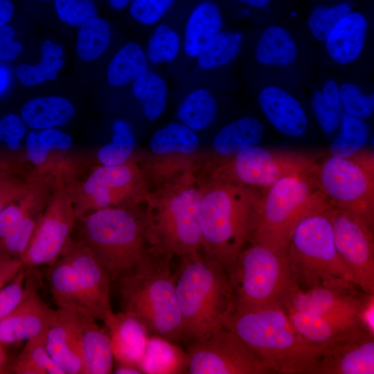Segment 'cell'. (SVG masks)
<instances>
[{"instance_id":"cell-1","label":"cell","mask_w":374,"mask_h":374,"mask_svg":"<svg viewBox=\"0 0 374 374\" xmlns=\"http://www.w3.org/2000/svg\"><path fill=\"white\" fill-rule=\"evenodd\" d=\"M197 170L149 188L143 221L150 253L181 260L201 251L198 213L203 181Z\"/></svg>"},{"instance_id":"cell-2","label":"cell","mask_w":374,"mask_h":374,"mask_svg":"<svg viewBox=\"0 0 374 374\" xmlns=\"http://www.w3.org/2000/svg\"><path fill=\"white\" fill-rule=\"evenodd\" d=\"M202 179L198 213L202 251L226 270L249 242L262 193L255 188Z\"/></svg>"},{"instance_id":"cell-3","label":"cell","mask_w":374,"mask_h":374,"mask_svg":"<svg viewBox=\"0 0 374 374\" xmlns=\"http://www.w3.org/2000/svg\"><path fill=\"white\" fill-rule=\"evenodd\" d=\"M224 326L274 373L309 374L323 348L297 332L281 305L251 310L233 309Z\"/></svg>"},{"instance_id":"cell-4","label":"cell","mask_w":374,"mask_h":374,"mask_svg":"<svg viewBox=\"0 0 374 374\" xmlns=\"http://www.w3.org/2000/svg\"><path fill=\"white\" fill-rule=\"evenodd\" d=\"M175 276V292L182 320V338L202 340L224 322L234 309L225 269L201 251L181 260Z\"/></svg>"},{"instance_id":"cell-5","label":"cell","mask_w":374,"mask_h":374,"mask_svg":"<svg viewBox=\"0 0 374 374\" xmlns=\"http://www.w3.org/2000/svg\"><path fill=\"white\" fill-rule=\"evenodd\" d=\"M171 258L148 252L145 260L118 283L123 311L136 317L149 335L177 343L182 338V320Z\"/></svg>"},{"instance_id":"cell-6","label":"cell","mask_w":374,"mask_h":374,"mask_svg":"<svg viewBox=\"0 0 374 374\" xmlns=\"http://www.w3.org/2000/svg\"><path fill=\"white\" fill-rule=\"evenodd\" d=\"M312 170L287 175L262 193L249 243L287 249L303 219L332 207Z\"/></svg>"},{"instance_id":"cell-7","label":"cell","mask_w":374,"mask_h":374,"mask_svg":"<svg viewBox=\"0 0 374 374\" xmlns=\"http://www.w3.org/2000/svg\"><path fill=\"white\" fill-rule=\"evenodd\" d=\"M132 206L93 211L80 220V239L107 274L118 281L134 270L148 255L143 213Z\"/></svg>"},{"instance_id":"cell-8","label":"cell","mask_w":374,"mask_h":374,"mask_svg":"<svg viewBox=\"0 0 374 374\" xmlns=\"http://www.w3.org/2000/svg\"><path fill=\"white\" fill-rule=\"evenodd\" d=\"M226 271L238 310L282 305L294 283L287 250L261 243L243 249Z\"/></svg>"},{"instance_id":"cell-9","label":"cell","mask_w":374,"mask_h":374,"mask_svg":"<svg viewBox=\"0 0 374 374\" xmlns=\"http://www.w3.org/2000/svg\"><path fill=\"white\" fill-rule=\"evenodd\" d=\"M287 250L293 280L302 290L333 282L355 283L337 251L326 210L296 225Z\"/></svg>"},{"instance_id":"cell-10","label":"cell","mask_w":374,"mask_h":374,"mask_svg":"<svg viewBox=\"0 0 374 374\" xmlns=\"http://www.w3.org/2000/svg\"><path fill=\"white\" fill-rule=\"evenodd\" d=\"M332 207L348 212L374 231V154L362 149L346 157L330 156L312 170Z\"/></svg>"},{"instance_id":"cell-11","label":"cell","mask_w":374,"mask_h":374,"mask_svg":"<svg viewBox=\"0 0 374 374\" xmlns=\"http://www.w3.org/2000/svg\"><path fill=\"white\" fill-rule=\"evenodd\" d=\"M317 163L301 152L256 145L229 157L208 160L204 179L265 190L287 175L312 170Z\"/></svg>"},{"instance_id":"cell-12","label":"cell","mask_w":374,"mask_h":374,"mask_svg":"<svg viewBox=\"0 0 374 374\" xmlns=\"http://www.w3.org/2000/svg\"><path fill=\"white\" fill-rule=\"evenodd\" d=\"M148 190L143 171L134 157L121 165H100L75 189H69L77 219L99 209L143 202Z\"/></svg>"},{"instance_id":"cell-13","label":"cell","mask_w":374,"mask_h":374,"mask_svg":"<svg viewBox=\"0 0 374 374\" xmlns=\"http://www.w3.org/2000/svg\"><path fill=\"white\" fill-rule=\"evenodd\" d=\"M76 215L64 173L55 177L49 201L41 216L21 260L26 268L49 267L58 259L70 240Z\"/></svg>"},{"instance_id":"cell-14","label":"cell","mask_w":374,"mask_h":374,"mask_svg":"<svg viewBox=\"0 0 374 374\" xmlns=\"http://www.w3.org/2000/svg\"><path fill=\"white\" fill-rule=\"evenodd\" d=\"M188 373L271 374L265 363L234 333L220 328L189 343Z\"/></svg>"},{"instance_id":"cell-15","label":"cell","mask_w":374,"mask_h":374,"mask_svg":"<svg viewBox=\"0 0 374 374\" xmlns=\"http://www.w3.org/2000/svg\"><path fill=\"white\" fill-rule=\"evenodd\" d=\"M373 301L374 294L364 293L353 283L339 281L319 285L306 290H301L294 283L281 305L312 311L339 323L355 326H364V311Z\"/></svg>"},{"instance_id":"cell-16","label":"cell","mask_w":374,"mask_h":374,"mask_svg":"<svg viewBox=\"0 0 374 374\" xmlns=\"http://www.w3.org/2000/svg\"><path fill=\"white\" fill-rule=\"evenodd\" d=\"M326 212L337 251L355 284L364 293L374 294L373 231L344 210L330 207Z\"/></svg>"},{"instance_id":"cell-17","label":"cell","mask_w":374,"mask_h":374,"mask_svg":"<svg viewBox=\"0 0 374 374\" xmlns=\"http://www.w3.org/2000/svg\"><path fill=\"white\" fill-rule=\"evenodd\" d=\"M374 332L360 325L323 347L309 374H373Z\"/></svg>"},{"instance_id":"cell-18","label":"cell","mask_w":374,"mask_h":374,"mask_svg":"<svg viewBox=\"0 0 374 374\" xmlns=\"http://www.w3.org/2000/svg\"><path fill=\"white\" fill-rule=\"evenodd\" d=\"M62 253L75 271L89 314L104 322L114 313L110 303L111 280L107 274L80 238L70 239Z\"/></svg>"},{"instance_id":"cell-19","label":"cell","mask_w":374,"mask_h":374,"mask_svg":"<svg viewBox=\"0 0 374 374\" xmlns=\"http://www.w3.org/2000/svg\"><path fill=\"white\" fill-rule=\"evenodd\" d=\"M57 313L43 301L32 280L26 299L0 321V343L26 341L46 332Z\"/></svg>"},{"instance_id":"cell-20","label":"cell","mask_w":374,"mask_h":374,"mask_svg":"<svg viewBox=\"0 0 374 374\" xmlns=\"http://www.w3.org/2000/svg\"><path fill=\"white\" fill-rule=\"evenodd\" d=\"M258 105L270 124L290 137L303 135L308 127L306 112L298 98L284 86L268 83L257 94Z\"/></svg>"},{"instance_id":"cell-21","label":"cell","mask_w":374,"mask_h":374,"mask_svg":"<svg viewBox=\"0 0 374 374\" xmlns=\"http://www.w3.org/2000/svg\"><path fill=\"white\" fill-rule=\"evenodd\" d=\"M369 28L367 15L354 8L337 23L323 41L328 57L339 66L354 64L366 48Z\"/></svg>"},{"instance_id":"cell-22","label":"cell","mask_w":374,"mask_h":374,"mask_svg":"<svg viewBox=\"0 0 374 374\" xmlns=\"http://www.w3.org/2000/svg\"><path fill=\"white\" fill-rule=\"evenodd\" d=\"M46 334V347L64 374H84L78 329L72 312L57 310Z\"/></svg>"},{"instance_id":"cell-23","label":"cell","mask_w":374,"mask_h":374,"mask_svg":"<svg viewBox=\"0 0 374 374\" xmlns=\"http://www.w3.org/2000/svg\"><path fill=\"white\" fill-rule=\"evenodd\" d=\"M104 323L116 362L137 366L150 335L144 325L123 310L114 312Z\"/></svg>"},{"instance_id":"cell-24","label":"cell","mask_w":374,"mask_h":374,"mask_svg":"<svg viewBox=\"0 0 374 374\" xmlns=\"http://www.w3.org/2000/svg\"><path fill=\"white\" fill-rule=\"evenodd\" d=\"M72 313L79 335L84 374L111 373L114 359L106 329L89 314Z\"/></svg>"},{"instance_id":"cell-25","label":"cell","mask_w":374,"mask_h":374,"mask_svg":"<svg viewBox=\"0 0 374 374\" xmlns=\"http://www.w3.org/2000/svg\"><path fill=\"white\" fill-rule=\"evenodd\" d=\"M298 42L284 25L267 26L258 36L254 58L260 66L270 69H284L294 66L299 59Z\"/></svg>"},{"instance_id":"cell-26","label":"cell","mask_w":374,"mask_h":374,"mask_svg":"<svg viewBox=\"0 0 374 374\" xmlns=\"http://www.w3.org/2000/svg\"><path fill=\"white\" fill-rule=\"evenodd\" d=\"M72 139L64 132L48 128L42 131L30 132L26 139V157L35 166L34 175L40 177L55 176L64 173L56 165L57 154L70 149Z\"/></svg>"},{"instance_id":"cell-27","label":"cell","mask_w":374,"mask_h":374,"mask_svg":"<svg viewBox=\"0 0 374 374\" xmlns=\"http://www.w3.org/2000/svg\"><path fill=\"white\" fill-rule=\"evenodd\" d=\"M223 26L220 6L212 0H202L190 12L185 28L184 51L190 57H197L206 44Z\"/></svg>"},{"instance_id":"cell-28","label":"cell","mask_w":374,"mask_h":374,"mask_svg":"<svg viewBox=\"0 0 374 374\" xmlns=\"http://www.w3.org/2000/svg\"><path fill=\"white\" fill-rule=\"evenodd\" d=\"M137 366L145 374L188 373V355L175 342L150 335Z\"/></svg>"},{"instance_id":"cell-29","label":"cell","mask_w":374,"mask_h":374,"mask_svg":"<svg viewBox=\"0 0 374 374\" xmlns=\"http://www.w3.org/2000/svg\"><path fill=\"white\" fill-rule=\"evenodd\" d=\"M264 125L257 118L242 116L222 127L213 138L215 157L226 158L257 145L262 140Z\"/></svg>"},{"instance_id":"cell-30","label":"cell","mask_w":374,"mask_h":374,"mask_svg":"<svg viewBox=\"0 0 374 374\" xmlns=\"http://www.w3.org/2000/svg\"><path fill=\"white\" fill-rule=\"evenodd\" d=\"M49 268L50 287L57 310L90 315L75 271L67 256L62 253Z\"/></svg>"},{"instance_id":"cell-31","label":"cell","mask_w":374,"mask_h":374,"mask_svg":"<svg viewBox=\"0 0 374 374\" xmlns=\"http://www.w3.org/2000/svg\"><path fill=\"white\" fill-rule=\"evenodd\" d=\"M283 307L297 332L309 342L321 348L360 326H348L312 311Z\"/></svg>"},{"instance_id":"cell-32","label":"cell","mask_w":374,"mask_h":374,"mask_svg":"<svg viewBox=\"0 0 374 374\" xmlns=\"http://www.w3.org/2000/svg\"><path fill=\"white\" fill-rule=\"evenodd\" d=\"M74 107L66 98L46 96L24 104L21 115L24 123L35 130H44L67 123L74 114Z\"/></svg>"},{"instance_id":"cell-33","label":"cell","mask_w":374,"mask_h":374,"mask_svg":"<svg viewBox=\"0 0 374 374\" xmlns=\"http://www.w3.org/2000/svg\"><path fill=\"white\" fill-rule=\"evenodd\" d=\"M199 144L194 130L183 123H170L152 134L149 145L154 157H193Z\"/></svg>"},{"instance_id":"cell-34","label":"cell","mask_w":374,"mask_h":374,"mask_svg":"<svg viewBox=\"0 0 374 374\" xmlns=\"http://www.w3.org/2000/svg\"><path fill=\"white\" fill-rule=\"evenodd\" d=\"M310 103L321 130L326 136L331 135L339 127L343 114L338 81L327 78L313 91Z\"/></svg>"},{"instance_id":"cell-35","label":"cell","mask_w":374,"mask_h":374,"mask_svg":"<svg viewBox=\"0 0 374 374\" xmlns=\"http://www.w3.org/2000/svg\"><path fill=\"white\" fill-rule=\"evenodd\" d=\"M148 71L146 56L141 46L128 42L113 57L107 70V80L112 86H123Z\"/></svg>"},{"instance_id":"cell-36","label":"cell","mask_w":374,"mask_h":374,"mask_svg":"<svg viewBox=\"0 0 374 374\" xmlns=\"http://www.w3.org/2000/svg\"><path fill=\"white\" fill-rule=\"evenodd\" d=\"M217 113L216 100L208 91L204 89L191 92L177 109L179 120L194 131L208 127L215 120Z\"/></svg>"},{"instance_id":"cell-37","label":"cell","mask_w":374,"mask_h":374,"mask_svg":"<svg viewBox=\"0 0 374 374\" xmlns=\"http://www.w3.org/2000/svg\"><path fill=\"white\" fill-rule=\"evenodd\" d=\"M46 332L26 341L13 366L12 371L15 373L64 374L62 368L51 357L47 351Z\"/></svg>"},{"instance_id":"cell-38","label":"cell","mask_w":374,"mask_h":374,"mask_svg":"<svg viewBox=\"0 0 374 374\" xmlns=\"http://www.w3.org/2000/svg\"><path fill=\"white\" fill-rule=\"evenodd\" d=\"M243 36L239 32L220 31L197 56V64L205 70L219 68L233 61L239 54Z\"/></svg>"},{"instance_id":"cell-39","label":"cell","mask_w":374,"mask_h":374,"mask_svg":"<svg viewBox=\"0 0 374 374\" xmlns=\"http://www.w3.org/2000/svg\"><path fill=\"white\" fill-rule=\"evenodd\" d=\"M132 91L150 121L158 118L166 107L167 87L158 75L147 71L133 81Z\"/></svg>"},{"instance_id":"cell-40","label":"cell","mask_w":374,"mask_h":374,"mask_svg":"<svg viewBox=\"0 0 374 374\" xmlns=\"http://www.w3.org/2000/svg\"><path fill=\"white\" fill-rule=\"evenodd\" d=\"M42 59L38 64L32 66L26 64L17 66L16 73L20 82L25 86H32L46 81L53 80L57 71L64 66L61 59L63 55L62 48L45 40L42 46Z\"/></svg>"},{"instance_id":"cell-41","label":"cell","mask_w":374,"mask_h":374,"mask_svg":"<svg viewBox=\"0 0 374 374\" xmlns=\"http://www.w3.org/2000/svg\"><path fill=\"white\" fill-rule=\"evenodd\" d=\"M111 37L108 21L98 16L85 21L78 34L76 52L84 61H91L99 57L107 48Z\"/></svg>"},{"instance_id":"cell-42","label":"cell","mask_w":374,"mask_h":374,"mask_svg":"<svg viewBox=\"0 0 374 374\" xmlns=\"http://www.w3.org/2000/svg\"><path fill=\"white\" fill-rule=\"evenodd\" d=\"M339 127V133L330 147L332 156L340 158L350 156L366 144L369 130L364 119L343 113Z\"/></svg>"},{"instance_id":"cell-43","label":"cell","mask_w":374,"mask_h":374,"mask_svg":"<svg viewBox=\"0 0 374 374\" xmlns=\"http://www.w3.org/2000/svg\"><path fill=\"white\" fill-rule=\"evenodd\" d=\"M355 8L352 0H338L313 7L306 18V26L311 36L323 42L337 23Z\"/></svg>"},{"instance_id":"cell-44","label":"cell","mask_w":374,"mask_h":374,"mask_svg":"<svg viewBox=\"0 0 374 374\" xmlns=\"http://www.w3.org/2000/svg\"><path fill=\"white\" fill-rule=\"evenodd\" d=\"M113 130L112 141L97 152V160L101 166L121 165L133 158L136 141L130 125L124 121H117Z\"/></svg>"},{"instance_id":"cell-45","label":"cell","mask_w":374,"mask_h":374,"mask_svg":"<svg viewBox=\"0 0 374 374\" xmlns=\"http://www.w3.org/2000/svg\"><path fill=\"white\" fill-rule=\"evenodd\" d=\"M339 90L343 113L363 119L373 114V92L366 93L362 87L353 80L341 82Z\"/></svg>"},{"instance_id":"cell-46","label":"cell","mask_w":374,"mask_h":374,"mask_svg":"<svg viewBox=\"0 0 374 374\" xmlns=\"http://www.w3.org/2000/svg\"><path fill=\"white\" fill-rule=\"evenodd\" d=\"M180 46L178 34L166 24H161L150 38L147 47L149 60L154 64L172 61Z\"/></svg>"},{"instance_id":"cell-47","label":"cell","mask_w":374,"mask_h":374,"mask_svg":"<svg viewBox=\"0 0 374 374\" xmlns=\"http://www.w3.org/2000/svg\"><path fill=\"white\" fill-rule=\"evenodd\" d=\"M32 280L24 267L0 290V321L9 315L27 296Z\"/></svg>"},{"instance_id":"cell-48","label":"cell","mask_w":374,"mask_h":374,"mask_svg":"<svg viewBox=\"0 0 374 374\" xmlns=\"http://www.w3.org/2000/svg\"><path fill=\"white\" fill-rule=\"evenodd\" d=\"M55 7L60 19L74 26H81L98 13L92 0H55Z\"/></svg>"},{"instance_id":"cell-49","label":"cell","mask_w":374,"mask_h":374,"mask_svg":"<svg viewBox=\"0 0 374 374\" xmlns=\"http://www.w3.org/2000/svg\"><path fill=\"white\" fill-rule=\"evenodd\" d=\"M176 0H132L130 14L143 25H152L159 21L174 6Z\"/></svg>"},{"instance_id":"cell-50","label":"cell","mask_w":374,"mask_h":374,"mask_svg":"<svg viewBox=\"0 0 374 374\" xmlns=\"http://www.w3.org/2000/svg\"><path fill=\"white\" fill-rule=\"evenodd\" d=\"M33 177L21 178L18 175L0 173V212L26 194L30 187Z\"/></svg>"},{"instance_id":"cell-51","label":"cell","mask_w":374,"mask_h":374,"mask_svg":"<svg viewBox=\"0 0 374 374\" xmlns=\"http://www.w3.org/2000/svg\"><path fill=\"white\" fill-rule=\"evenodd\" d=\"M26 134V127L21 118L10 114L0 120V141H4L11 148L18 149Z\"/></svg>"},{"instance_id":"cell-52","label":"cell","mask_w":374,"mask_h":374,"mask_svg":"<svg viewBox=\"0 0 374 374\" xmlns=\"http://www.w3.org/2000/svg\"><path fill=\"white\" fill-rule=\"evenodd\" d=\"M15 35L12 26L0 28V62L14 60L21 53L22 46L19 42L13 40Z\"/></svg>"},{"instance_id":"cell-53","label":"cell","mask_w":374,"mask_h":374,"mask_svg":"<svg viewBox=\"0 0 374 374\" xmlns=\"http://www.w3.org/2000/svg\"><path fill=\"white\" fill-rule=\"evenodd\" d=\"M24 267L21 259L0 254V290Z\"/></svg>"},{"instance_id":"cell-54","label":"cell","mask_w":374,"mask_h":374,"mask_svg":"<svg viewBox=\"0 0 374 374\" xmlns=\"http://www.w3.org/2000/svg\"><path fill=\"white\" fill-rule=\"evenodd\" d=\"M13 12L14 7L9 0H0V28L11 19Z\"/></svg>"},{"instance_id":"cell-55","label":"cell","mask_w":374,"mask_h":374,"mask_svg":"<svg viewBox=\"0 0 374 374\" xmlns=\"http://www.w3.org/2000/svg\"><path fill=\"white\" fill-rule=\"evenodd\" d=\"M22 172L21 166L13 160L0 157V173H10L21 175Z\"/></svg>"},{"instance_id":"cell-56","label":"cell","mask_w":374,"mask_h":374,"mask_svg":"<svg viewBox=\"0 0 374 374\" xmlns=\"http://www.w3.org/2000/svg\"><path fill=\"white\" fill-rule=\"evenodd\" d=\"M255 10H266L274 0H232Z\"/></svg>"},{"instance_id":"cell-57","label":"cell","mask_w":374,"mask_h":374,"mask_svg":"<svg viewBox=\"0 0 374 374\" xmlns=\"http://www.w3.org/2000/svg\"><path fill=\"white\" fill-rule=\"evenodd\" d=\"M114 373L116 374H140L141 373L136 365L116 363Z\"/></svg>"},{"instance_id":"cell-58","label":"cell","mask_w":374,"mask_h":374,"mask_svg":"<svg viewBox=\"0 0 374 374\" xmlns=\"http://www.w3.org/2000/svg\"><path fill=\"white\" fill-rule=\"evenodd\" d=\"M132 0H109L110 6L115 10H121L130 4Z\"/></svg>"},{"instance_id":"cell-59","label":"cell","mask_w":374,"mask_h":374,"mask_svg":"<svg viewBox=\"0 0 374 374\" xmlns=\"http://www.w3.org/2000/svg\"><path fill=\"white\" fill-rule=\"evenodd\" d=\"M7 356L3 348V345L0 343V373H4L6 371Z\"/></svg>"},{"instance_id":"cell-60","label":"cell","mask_w":374,"mask_h":374,"mask_svg":"<svg viewBox=\"0 0 374 374\" xmlns=\"http://www.w3.org/2000/svg\"><path fill=\"white\" fill-rule=\"evenodd\" d=\"M8 82V74L7 71L0 67V92L3 91L7 87Z\"/></svg>"},{"instance_id":"cell-61","label":"cell","mask_w":374,"mask_h":374,"mask_svg":"<svg viewBox=\"0 0 374 374\" xmlns=\"http://www.w3.org/2000/svg\"><path fill=\"white\" fill-rule=\"evenodd\" d=\"M39 1H48V0H39Z\"/></svg>"}]
</instances>
